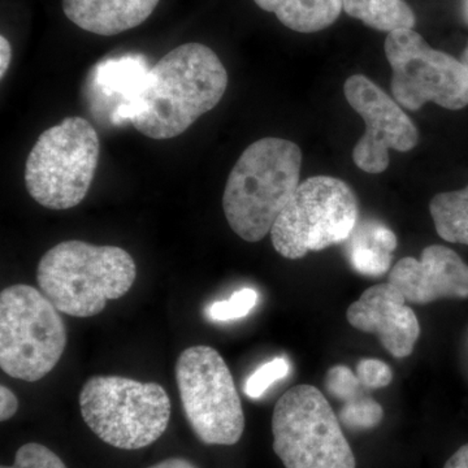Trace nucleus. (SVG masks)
Wrapping results in <instances>:
<instances>
[{
  "mask_svg": "<svg viewBox=\"0 0 468 468\" xmlns=\"http://www.w3.org/2000/svg\"><path fill=\"white\" fill-rule=\"evenodd\" d=\"M227 88V69L217 52L202 43H185L144 73L119 115L151 140H171L214 110Z\"/></svg>",
  "mask_w": 468,
  "mask_h": 468,
  "instance_id": "f257e3e1",
  "label": "nucleus"
},
{
  "mask_svg": "<svg viewBox=\"0 0 468 468\" xmlns=\"http://www.w3.org/2000/svg\"><path fill=\"white\" fill-rule=\"evenodd\" d=\"M302 151L282 138L251 144L228 176L223 209L228 224L246 242H260L272 230L300 186Z\"/></svg>",
  "mask_w": 468,
  "mask_h": 468,
  "instance_id": "f03ea898",
  "label": "nucleus"
},
{
  "mask_svg": "<svg viewBox=\"0 0 468 468\" xmlns=\"http://www.w3.org/2000/svg\"><path fill=\"white\" fill-rule=\"evenodd\" d=\"M137 277L134 260L117 246L70 239L41 258L37 282L60 313L91 318L131 291Z\"/></svg>",
  "mask_w": 468,
  "mask_h": 468,
  "instance_id": "7ed1b4c3",
  "label": "nucleus"
},
{
  "mask_svg": "<svg viewBox=\"0 0 468 468\" xmlns=\"http://www.w3.org/2000/svg\"><path fill=\"white\" fill-rule=\"evenodd\" d=\"M85 423L101 441L137 451L159 440L171 419V399L162 385L122 377H92L80 393Z\"/></svg>",
  "mask_w": 468,
  "mask_h": 468,
  "instance_id": "20e7f679",
  "label": "nucleus"
},
{
  "mask_svg": "<svg viewBox=\"0 0 468 468\" xmlns=\"http://www.w3.org/2000/svg\"><path fill=\"white\" fill-rule=\"evenodd\" d=\"M100 137L84 117H67L43 132L26 165L30 197L50 209H69L84 201L98 162Z\"/></svg>",
  "mask_w": 468,
  "mask_h": 468,
  "instance_id": "39448f33",
  "label": "nucleus"
},
{
  "mask_svg": "<svg viewBox=\"0 0 468 468\" xmlns=\"http://www.w3.org/2000/svg\"><path fill=\"white\" fill-rule=\"evenodd\" d=\"M60 311L33 286H8L0 294V367L34 383L50 374L67 346Z\"/></svg>",
  "mask_w": 468,
  "mask_h": 468,
  "instance_id": "423d86ee",
  "label": "nucleus"
},
{
  "mask_svg": "<svg viewBox=\"0 0 468 468\" xmlns=\"http://www.w3.org/2000/svg\"><path fill=\"white\" fill-rule=\"evenodd\" d=\"M358 198L349 184L315 176L300 184L271 230L273 248L286 260L347 241L358 223Z\"/></svg>",
  "mask_w": 468,
  "mask_h": 468,
  "instance_id": "0eeeda50",
  "label": "nucleus"
},
{
  "mask_svg": "<svg viewBox=\"0 0 468 468\" xmlns=\"http://www.w3.org/2000/svg\"><path fill=\"white\" fill-rule=\"evenodd\" d=\"M273 451L286 468H356L340 421L319 389L292 387L277 401Z\"/></svg>",
  "mask_w": 468,
  "mask_h": 468,
  "instance_id": "6e6552de",
  "label": "nucleus"
},
{
  "mask_svg": "<svg viewBox=\"0 0 468 468\" xmlns=\"http://www.w3.org/2000/svg\"><path fill=\"white\" fill-rule=\"evenodd\" d=\"M175 374L185 417L199 441L227 446L239 442L245 414L223 356L206 345L189 347L178 356Z\"/></svg>",
  "mask_w": 468,
  "mask_h": 468,
  "instance_id": "1a4fd4ad",
  "label": "nucleus"
},
{
  "mask_svg": "<svg viewBox=\"0 0 468 468\" xmlns=\"http://www.w3.org/2000/svg\"><path fill=\"white\" fill-rule=\"evenodd\" d=\"M384 50L393 72L390 89L399 106L410 111L430 101L452 111L468 106L467 68L431 48L414 29L388 34Z\"/></svg>",
  "mask_w": 468,
  "mask_h": 468,
  "instance_id": "9d476101",
  "label": "nucleus"
},
{
  "mask_svg": "<svg viewBox=\"0 0 468 468\" xmlns=\"http://www.w3.org/2000/svg\"><path fill=\"white\" fill-rule=\"evenodd\" d=\"M351 109L365 120L366 132L353 150L356 167L367 174H383L389 165V150L408 153L419 141L414 122L399 101L363 75L349 77L344 86Z\"/></svg>",
  "mask_w": 468,
  "mask_h": 468,
  "instance_id": "9b49d317",
  "label": "nucleus"
},
{
  "mask_svg": "<svg viewBox=\"0 0 468 468\" xmlns=\"http://www.w3.org/2000/svg\"><path fill=\"white\" fill-rule=\"evenodd\" d=\"M402 292L390 284L371 286L347 309V322L358 331L377 335L388 353L406 358L414 351L420 324Z\"/></svg>",
  "mask_w": 468,
  "mask_h": 468,
  "instance_id": "f8f14e48",
  "label": "nucleus"
},
{
  "mask_svg": "<svg viewBox=\"0 0 468 468\" xmlns=\"http://www.w3.org/2000/svg\"><path fill=\"white\" fill-rule=\"evenodd\" d=\"M389 282L408 302L427 304L442 298H468V266L452 249L428 246L420 260L403 258L390 271Z\"/></svg>",
  "mask_w": 468,
  "mask_h": 468,
  "instance_id": "ddd939ff",
  "label": "nucleus"
},
{
  "mask_svg": "<svg viewBox=\"0 0 468 468\" xmlns=\"http://www.w3.org/2000/svg\"><path fill=\"white\" fill-rule=\"evenodd\" d=\"M160 0H63L68 20L86 32L112 37L144 24Z\"/></svg>",
  "mask_w": 468,
  "mask_h": 468,
  "instance_id": "4468645a",
  "label": "nucleus"
},
{
  "mask_svg": "<svg viewBox=\"0 0 468 468\" xmlns=\"http://www.w3.org/2000/svg\"><path fill=\"white\" fill-rule=\"evenodd\" d=\"M347 241L350 266L360 275L378 277L389 271L397 248V236L389 228L378 223L363 224L354 229Z\"/></svg>",
  "mask_w": 468,
  "mask_h": 468,
  "instance_id": "2eb2a0df",
  "label": "nucleus"
},
{
  "mask_svg": "<svg viewBox=\"0 0 468 468\" xmlns=\"http://www.w3.org/2000/svg\"><path fill=\"white\" fill-rule=\"evenodd\" d=\"M263 11L276 15L288 29L316 33L334 26L344 11L343 0H254Z\"/></svg>",
  "mask_w": 468,
  "mask_h": 468,
  "instance_id": "dca6fc26",
  "label": "nucleus"
},
{
  "mask_svg": "<svg viewBox=\"0 0 468 468\" xmlns=\"http://www.w3.org/2000/svg\"><path fill=\"white\" fill-rule=\"evenodd\" d=\"M343 8L349 16L362 21L378 32L414 29V11L405 0H343Z\"/></svg>",
  "mask_w": 468,
  "mask_h": 468,
  "instance_id": "f3484780",
  "label": "nucleus"
},
{
  "mask_svg": "<svg viewBox=\"0 0 468 468\" xmlns=\"http://www.w3.org/2000/svg\"><path fill=\"white\" fill-rule=\"evenodd\" d=\"M430 211L442 239L468 246V185L457 192L437 194Z\"/></svg>",
  "mask_w": 468,
  "mask_h": 468,
  "instance_id": "a211bd4d",
  "label": "nucleus"
},
{
  "mask_svg": "<svg viewBox=\"0 0 468 468\" xmlns=\"http://www.w3.org/2000/svg\"><path fill=\"white\" fill-rule=\"evenodd\" d=\"M383 417L384 411L380 403L365 394L353 401L345 403L340 411L341 423L356 431L371 430L380 424Z\"/></svg>",
  "mask_w": 468,
  "mask_h": 468,
  "instance_id": "6ab92c4d",
  "label": "nucleus"
},
{
  "mask_svg": "<svg viewBox=\"0 0 468 468\" xmlns=\"http://www.w3.org/2000/svg\"><path fill=\"white\" fill-rule=\"evenodd\" d=\"M258 292L254 289L245 288L233 292L226 301H218L209 304L206 309V315L212 322H230L249 315L257 306Z\"/></svg>",
  "mask_w": 468,
  "mask_h": 468,
  "instance_id": "aec40b11",
  "label": "nucleus"
},
{
  "mask_svg": "<svg viewBox=\"0 0 468 468\" xmlns=\"http://www.w3.org/2000/svg\"><path fill=\"white\" fill-rule=\"evenodd\" d=\"M289 369L291 366L285 358H275L264 363L246 380L243 388L246 396L254 399H261L271 385L282 380L289 374Z\"/></svg>",
  "mask_w": 468,
  "mask_h": 468,
  "instance_id": "412c9836",
  "label": "nucleus"
},
{
  "mask_svg": "<svg viewBox=\"0 0 468 468\" xmlns=\"http://www.w3.org/2000/svg\"><path fill=\"white\" fill-rule=\"evenodd\" d=\"M362 387L356 374L345 366H335L329 369L325 378V388L331 396L345 403L362 396Z\"/></svg>",
  "mask_w": 468,
  "mask_h": 468,
  "instance_id": "4be33fe9",
  "label": "nucleus"
},
{
  "mask_svg": "<svg viewBox=\"0 0 468 468\" xmlns=\"http://www.w3.org/2000/svg\"><path fill=\"white\" fill-rule=\"evenodd\" d=\"M0 468H67L64 462L41 443L30 442L21 446L12 466Z\"/></svg>",
  "mask_w": 468,
  "mask_h": 468,
  "instance_id": "5701e85b",
  "label": "nucleus"
},
{
  "mask_svg": "<svg viewBox=\"0 0 468 468\" xmlns=\"http://www.w3.org/2000/svg\"><path fill=\"white\" fill-rule=\"evenodd\" d=\"M360 384L368 389H380L393 381V372L387 363L378 359H362L356 366Z\"/></svg>",
  "mask_w": 468,
  "mask_h": 468,
  "instance_id": "b1692460",
  "label": "nucleus"
},
{
  "mask_svg": "<svg viewBox=\"0 0 468 468\" xmlns=\"http://www.w3.org/2000/svg\"><path fill=\"white\" fill-rule=\"evenodd\" d=\"M18 409L17 397L11 389L2 385L0 387V420L7 421L15 417Z\"/></svg>",
  "mask_w": 468,
  "mask_h": 468,
  "instance_id": "393cba45",
  "label": "nucleus"
},
{
  "mask_svg": "<svg viewBox=\"0 0 468 468\" xmlns=\"http://www.w3.org/2000/svg\"><path fill=\"white\" fill-rule=\"evenodd\" d=\"M12 60L11 43L5 36L0 37V77H5L7 73L9 64Z\"/></svg>",
  "mask_w": 468,
  "mask_h": 468,
  "instance_id": "a878e982",
  "label": "nucleus"
},
{
  "mask_svg": "<svg viewBox=\"0 0 468 468\" xmlns=\"http://www.w3.org/2000/svg\"><path fill=\"white\" fill-rule=\"evenodd\" d=\"M443 468H468V443L458 449L454 454L449 458Z\"/></svg>",
  "mask_w": 468,
  "mask_h": 468,
  "instance_id": "bb28decb",
  "label": "nucleus"
},
{
  "mask_svg": "<svg viewBox=\"0 0 468 468\" xmlns=\"http://www.w3.org/2000/svg\"><path fill=\"white\" fill-rule=\"evenodd\" d=\"M149 468H197L192 462L184 458H169V460L159 462Z\"/></svg>",
  "mask_w": 468,
  "mask_h": 468,
  "instance_id": "cd10ccee",
  "label": "nucleus"
},
{
  "mask_svg": "<svg viewBox=\"0 0 468 468\" xmlns=\"http://www.w3.org/2000/svg\"><path fill=\"white\" fill-rule=\"evenodd\" d=\"M462 17H463L464 23L468 26V0H462L461 3Z\"/></svg>",
  "mask_w": 468,
  "mask_h": 468,
  "instance_id": "c85d7f7f",
  "label": "nucleus"
},
{
  "mask_svg": "<svg viewBox=\"0 0 468 468\" xmlns=\"http://www.w3.org/2000/svg\"><path fill=\"white\" fill-rule=\"evenodd\" d=\"M461 61L462 63H463V66L466 67L468 70V43L466 48H464L463 52H462Z\"/></svg>",
  "mask_w": 468,
  "mask_h": 468,
  "instance_id": "c756f323",
  "label": "nucleus"
}]
</instances>
